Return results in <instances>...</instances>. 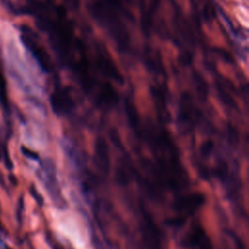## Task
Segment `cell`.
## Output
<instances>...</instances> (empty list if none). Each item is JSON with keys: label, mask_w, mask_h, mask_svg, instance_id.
Wrapping results in <instances>:
<instances>
[{"label": "cell", "mask_w": 249, "mask_h": 249, "mask_svg": "<svg viewBox=\"0 0 249 249\" xmlns=\"http://www.w3.org/2000/svg\"><path fill=\"white\" fill-rule=\"evenodd\" d=\"M141 230L145 241L148 243L151 249H160L161 246V235L160 232L152 220V218L147 213L142 215Z\"/></svg>", "instance_id": "cell-4"}, {"label": "cell", "mask_w": 249, "mask_h": 249, "mask_svg": "<svg viewBox=\"0 0 249 249\" xmlns=\"http://www.w3.org/2000/svg\"><path fill=\"white\" fill-rule=\"evenodd\" d=\"M146 60H147V65L154 71L156 72H161V62L160 59L158 57H155L154 53H148L146 55Z\"/></svg>", "instance_id": "cell-13"}, {"label": "cell", "mask_w": 249, "mask_h": 249, "mask_svg": "<svg viewBox=\"0 0 249 249\" xmlns=\"http://www.w3.org/2000/svg\"><path fill=\"white\" fill-rule=\"evenodd\" d=\"M22 211H23V197L21 196L18 199V210H17V218L19 222V224H21V219H22Z\"/></svg>", "instance_id": "cell-15"}, {"label": "cell", "mask_w": 249, "mask_h": 249, "mask_svg": "<svg viewBox=\"0 0 249 249\" xmlns=\"http://www.w3.org/2000/svg\"><path fill=\"white\" fill-rule=\"evenodd\" d=\"M96 100L99 105L110 108L117 101V93L111 85L104 84L100 87V89L97 92Z\"/></svg>", "instance_id": "cell-11"}, {"label": "cell", "mask_w": 249, "mask_h": 249, "mask_svg": "<svg viewBox=\"0 0 249 249\" xmlns=\"http://www.w3.org/2000/svg\"><path fill=\"white\" fill-rule=\"evenodd\" d=\"M203 203L204 196L200 193H196L179 197L174 203V208L178 212L190 215L195 213Z\"/></svg>", "instance_id": "cell-6"}, {"label": "cell", "mask_w": 249, "mask_h": 249, "mask_svg": "<svg viewBox=\"0 0 249 249\" xmlns=\"http://www.w3.org/2000/svg\"><path fill=\"white\" fill-rule=\"evenodd\" d=\"M51 105L53 112L57 115L69 113L74 107L70 90L66 88L55 89L51 95Z\"/></svg>", "instance_id": "cell-3"}, {"label": "cell", "mask_w": 249, "mask_h": 249, "mask_svg": "<svg viewBox=\"0 0 249 249\" xmlns=\"http://www.w3.org/2000/svg\"><path fill=\"white\" fill-rule=\"evenodd\" d=\"M178 113V122L181 127L187 129L194 126L196 120V113L189 93H185L181 96Z\"/></svg>", "instance_id": "cell-5"}, {"label": "cell", "mask_w": 249, "mask_h": 249, "mask_svg": "<svg viewBox=\"0 0 249 249\" xmlns=\"http://www.w3.org/2000/svg\"><path fill=\"white\" fill-rule=\"evenodd\" d=\"M0 107L2 110L3 118L5 121V124L7 126V134H11V107L8 99L7 92V85L5 82V77L3 74V70L0 62Z\"/></svg>", "instance_id": "cell-8"}, {"label": "cell", "mask_w": 249, "mask_h": 249, "mask_svg": "<svg viewBox=\"0 0 249 249\" xmlns=\"http://www.w3.org/2000/svg\"><path fill=\"white\" fill-rule=\"evenodd\" d=\"M20 40L23 46L36 59L37 63L43 71L51 72L53 70V63L50 58V55L48 54L44 47L40 44L38 38L35 36L33 31L24 25L20 26Z\"/></svg>", "instance_id": "cell-2"}, {"label": "cell", "mask_w": 249, "mask_h": 249, "mask_svg": "<svg viewBox=\"0 0 249 249\" xmlns=\"http://www.w3.org/2000/svg\"><path fill=\"white\" fill-rule=\"evenodd\" d=\"M30 193H31L32 196L35 198V200L37 201V203L40 204V205H42V204H43V198H42V196L38 194V192L36 191V189H35L34 187H31V188H30Z\"/></svg>", "instance_id": "cell-18"}, {"label": "cell", "mask_w": 249, "mask_h": 249, "mask_svg": "<svg viewBox=\"0 0 249 249\" xmlns=\"http://www.w3.org/2000/svg\"><path fill=\"white\" fill-rule=\"evenodd\" d=\"M21 153H22L26 158H28V159H30V160H39V156H38V154H37L36 152H34V151H32V150H30V149L24 147V146L21 147Z\"/></svg>", "instance_id": "cell-14"}, {"label": "cell", "mask_w": 249, "mask_h": 249, "mask_svg": "<svg viewBox=\"0 0 249 249\" xmlns=\"http://www.w3.org/2000/svg\"><path fill=\"white\" fill-rule=\"evenodd\" d=\"M212 149V143L211 142H205L202 144L201 146V154L203 157H208V155L210 154Z\"/></svg>", "instance_id": "cell-17"}, {"label": "cell", "mask_w": 249, "mask_h": 249, "mask_svg": "<svg viewBox=\"0 0 249 249\" xmlns=\"http://www.w3.org/2000/svg\"><path fill=\"white\" fill-rule=\"evenodd\" d=\"M97 66L99 67L100 71L102 73H104V75L108 76L109 78H111L115 81L122 83L123 78L120 75L118 69L116 68V65L110 59L109 55L107 53H104L101 51H99V53L97 56Z\"/></svg>", "instance_id": "cell-10"}, {"label": "cell", "mask_w": 249, "mask_h": 249, "mask_svg": "<svg viewBox=\"0 0 249 249\" xmlns=\"http://www.w3.org/2000/svg\"><path fill=\"white\" fill-rule=\"evenodd\" d=\"M192 54L191 53H183L181 56H180V60H181V62L183 63V64H185V65H188V64H190L191 62H192Z\"/></svg>", "instance_id": "cell-19"}, {"label": "cell", "mask_w": 249, "mask_h": 249, "mask_svg": "<svg viewBox=\"0 0 249 249\" xmlns=\"http://www.w3.org/2000/svg\"><path fill=\"white\" fill-rule=\"evenodd\" d=\"M6 249H10V248H8V247H7V248H6Z\"/></svg>", "instance_id": "cell-21"}, {"label": "cell", "mask_w": 249, "mask_h": 249, "mask_svg": "<svg viewBox=\"0 0 249 249\" xmlns=\"http://www.w3.org/2000/svg\"><path fill=\"white\" fill-rule=\"evenodd\" d=\"M37 175L53 205L61 210L67 208V201L61 192L53 162L51 160H43L37 171Z\"/></svg>", "instance_id": "cell-1"}, {"label": "cell", "mask_w": 249, "mask_h": 249, "mask_svg": "<svg viewBox=\"0 0 249 249\" xmlns=\"http://www.w3.org/2000/svg\"><path fill=\"white\" fill-rule=\"evenodd\" d=\"M64 6L71 10H76L79 8L80 5V0H63Z\"/></svg>", "instance_id": "cell-16"}, {"label": "cell", "mask_w": 249, "mask_h": 249, "mask_svg": "<svg viewBox=\"0 0 249 249\" xmlns=\"http://www.w3.org/2000/svg\"><path fill=\"white\" fill-rule=\"evenodd\" d=\"M93 158L95 165L100 172L107 174L110 167V156L107 142L103 137H99L95 141Z\"/></svg>", "instance_id": "cell-7"}, {"label": "cell", "mask_w": 249, "mask_h": 249, "mask_svg": "<svg viewBox=\"0 0 249 249\" xmlns=\"http://www.w3.org/2000/svg\"><path fill=\"white\" fill-rule=\"evenodd\" d=\"M186 243L188 246L195 249H212L208 236L199 226L195 227L188 234Z\"/></svg>", "instance_id": "cell-9"}, {"label": "cell", "mask_w": 249, "mask_h": 249, "mask_svg": "<svg viewBox=\"0 0 249 249\" xmlns=\"http://www.w3.org/2000/svg\"><path fill=\"white\" fill-rule=\"evenodd\" d=\"M194 85L196 87V89L197 93L201 97L205 98L206 95H207V92H208L207 85H206L205 81L203 80V78L199 74H197V73L194 74Z\"/></svg>", "instance_id": "cell-12"}, {"label": "cell", "mask_w": 249, "mask_h": 249, "mask_svg": "<svg viewBox=\"0 0 249 249\" xmlns=\"http://www.w3.org/2000/svg\"><path fill=\"white\" fill-rule=\"evenodd\" d=\"M123 1H124V0H109L108 2L118 9V8H122V5H123L122 3H123Z\"/></svg>", "instance_id": "cell-20"}]
</instances>
